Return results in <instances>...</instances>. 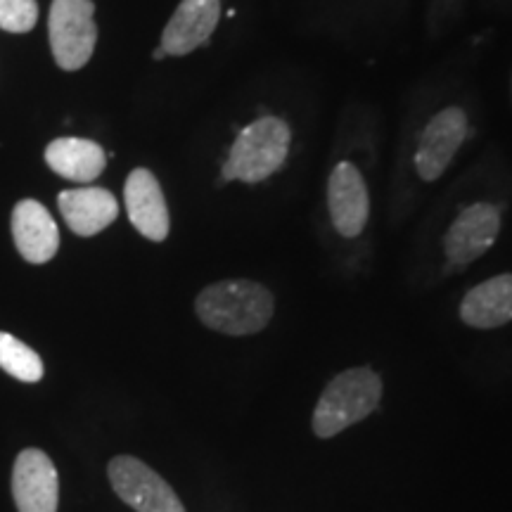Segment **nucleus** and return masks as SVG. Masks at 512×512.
<instances>
[{
	"instance_id": "1a4fd4ad",
	"label": "nucleus",
	"mask_w": 512,
	"mask_h": 512,
	"mask_svg": "<svg viewBox=\"0 0 512 512\" xmlns=\"http://www.w3.org/2000/svg\"><path fill=\"white\" fill-rule=\"evenodd\" d=\"M328 207L332 226L342 238H358L370 216V197L366 181L354 164L335 166L328 181Z\"/></svg>"
},
{
	"instance_id": "f03ea898",
	"label": "nucleus",
	"mask_w": 512,
	"mask_h": 512,
	"mask_svg": "<svg viewBox=\"0 0 512 512\" xmlns=\"http://www.w3.org/2000/svg\"><path fill=\"white\" fill-rule=\"evenodd\" d=\"M382 401V377L366 366L349 368L328 382L313 408V432L332 439L347 427L366 420Z\"/></svg>"
},
{
	"instance_id": "39448f33",
	"label": "nucleus",
	"mask_w": 512,
	"mask_h": 512,
	"mask_svg": "<svg viewBox=\"0 0 512 512\" xmlns=\"http://www.w3.org/2000/svg\"><path fill=\"white\" fill-rule=\"evenodd\" d=\"M110 484L121 501L138 512H185L181 498L162 475L133 456L112 458Z\"/></svg>"
},
{
	"instance_id": "dca6fc26",
	"label": "nucleus",
	"mask_w": 512,
	"mask_h": 512,
	"mask_svg": "<svg viewBox=\"0 0 512 512\" xmlns=\"http://www.w3.org/2000/svg\"><path fill=\"white\" fill-rule=\"evenodd\" d=\"M0 368L19 382H38L43 377L41 356L8 332H0Z\"/></svg>"
},
{
	"instance_id": "ddd939ff",
	"label": "nucleus",
	"mask_w": 512,
	"mask_h": 512,
	"mask_svg": "<svg viewBox=\"0 0 512 512\" xmlns=\"http://www.w3.org/2000/svg\"><path fill=\"white\" fill-rule=\"evenodd\" d=\"M62 219L81 238H93L112 226L119 216V204L105 188H76L64 190L57 197Z\"/></svg>"
},
{
	"instance_id": "f8f14e48",
	"label": "nucleus",
	"mask_w": 512,
	"mask_h": 512,
	"mask_svg": "<svg viewBox=\"0 0 512 512\" xmlns=\"http://www.w3.org/2000/svg\"><path fill=\"white\" fill-rule=\"evenodd\" d=\"M12 238L29 264H48L60 249V230L50 211L36 200H22L12 211Z\"/></svg>"
},
{
	"instance_id": "f257e3e1",
	"label": "nucleus",
	"mask_w": 512,
	"mask_h": 512,
	"mask_svg": "<svg viewBox=\"0 0 512 512\" xmlns=\"http://www.w3.org/2000/svg\"><path fill=\"white\" fill-rule=\"evenodd\" d=\"M273 294L256 280H221L197 294L195 313L209 330L230 337L256 335L271 323Z\"/></svg>"
},
{
	"instance_id": "9b49d317",
	"label": "nucleus",
	"mask_w": 512,
	"mask_h": 512,
	"mask_svg": "<svg viewBox=\"0 0 512 512\" xmlns=\"http://www.w3.org/2000/svg\"><path fill=\"white\" fill-rule=\"evenodd\" d=\"M221 17V0H181L169 24L164 27L162 48L164 55H188L204 46L214 34Z\"/></svg>"
},
{
	"instance_id": "f3484780",
	"label": "nucleus",
	"mask_w": 512,
	"mask_h": 512,
	"mask_svg": "<svg viewBox=\"0 0 512 512\" xmlns=\"http://www.w3.org/2000/svg\"><path fill=\"white\" fill-rule=\"evenodd\" d=\"M36 0H0V29L8 34H27L36 27Z\"/></svg>"
},
{
	"instance_id": "6e6552de",
	"label": "nucleus",
	"mask_w": 512,
	"mask_h": 512,
	"mask_svg": "<svg viewBox=\"0 0 512 512\" xmlns=\"http://www.w3.org/2000/svg\"><path fill=\"white\" fill-rule=\"evenodd\" d=\"M12 498L19 512H57L60 477L46 453L38 448L19 453L12 470Z\"/></svg>"
},
{
	"instance_id": "423d86ee",
	"label": "nucleus",
	"mask_w": 512,
	"mask_h": 512,
	"mask_svg": "<svg viewBox=\"0 0 512 512\" xmlns=\"http://www.w3.org/2000/svg\"><path fill=\"white\" fill-rule=\"evenodd\" d=\"M501 233V209L477 202L463 209L444 238V254L451 268H465L494 247Z\"/></svg>"
},
{
	"instance_id": "2eb2a0df",
	"label": "nucleus",
	"mask_w": 512,
	"mask_h": 512,
	"mask_svg": "<svg viewBox=\"0 0 512 512\" xmlns=\"http://www.w3.org/2000/svg\"><path fill=\"white\" fill-rule=\"evenodd\" d=\"M46 162L57 176L74 183H93L105 171L107 157L98 143L86 138H57L48 145Z\"/></svg>"
},
{
	"instance_id": "20e7f679",
	"label": "nucleus",
	"mask_w": 512,
	"mask_h": 512,
	"mask_svg": "<svg viewBox=\"0 0 512 512\" xmlns=\"http://www.w3.org/2000/svg\"><path fill=\"white\" fill-rule=\"evenodd\" d=\"M48 31L57 67H62L64 72L81 69L91 60L98 43L93 0H53Z\"/></svg>"
},
{
	"instance_id": "4468645a",
	"label": "nucleus",
	"mask_w": 512,
	"mask_h": 512,
	"mask_svg": "<svg viewBox=\"0 0 512 512\" xmlns=\"http://www.w3.org/2000/svg\"><path fill=\"white\" fill-rule=\"evenodd\" d=\"M460 320L477 330L508 325L512 320V273L496 275L472 287L460 302Z\"/></svg>"
},
{
	"instance_id": "0eeeda50",
	"label": "nucleus",
	"mask_w": 512,
	"mask_h": 512,
	"mask_svg": "<svg viewBox=\"0 0 512 512\" xmlns=\"http://www.w3.org/2000/svg\"><path fill=\"white\" fill-rule=\"evenodd\" d=\"M465 136L467 117L460 107H446V110L434 114L422 131L418 152H415V169H418L422 181L432 183L441 178L463 145Z\"/></svg>"
},
{
	"instance_id": "9d476101",
	"label": "nucleus",
	"mask_w": 512,
	"mask_h": 512,
	"mask_svg": "<svg viewBox=\"0 0 512 512\" xmlns=\"http://www.w3.org/2000/svg\"><path fill=\"white\" fill-rule=\"evenodd\" d=\"M124 202L128 219L140 235L152 242H162L169 235V207H166L162 185L147 169H133L126 178Z\"/></svg>"
},
{
	"instance_id": "7ed1b4c3",
	"label": "nucleus",
	"mask_w": 512,
	"mask_h": 512,
	"mask_svg": "<svg viewBox=\"0 0 512 512\" xmlns=\"http://www.w3.org/2000/svg\"><path fill=\"white\" fill-rule=\"evenodd\" d=\"M292 131L280 117H261L235 138L223 164V181L261 183L271 178L290 155Z\"/></svg>"
}]
</instances>
